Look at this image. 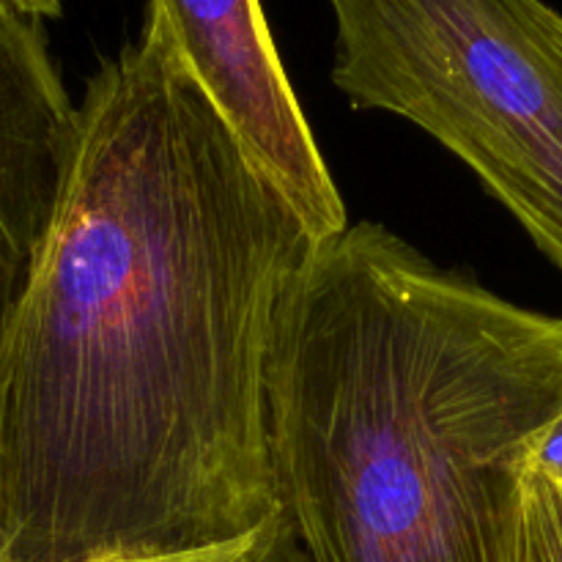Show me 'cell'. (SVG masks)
Wrapping results in <instances>:
<instances>
[{
    "label": "cell",
    "instance_id": "cell-8",
    "mask_svg": "<svg viewBox=\"0 0 562 562\" xmlns=\"http://www.w3.org/2000/svg\"><path fill=\"white\" fill-rule=\"evenodd\" d=\"M525 475L562 483V417L536 439L525 459Z\"/></svg>",
    "mask_w": 562,
    "mask_h": 562
},
{
    "label": "cell",
    "instance_id": "cell-5",
    "mask_svg": "<svg viewBox=\"0 0 562 562\" xmlns=\"http://www.w3.org/2000/svg\"><path fill=\"white\" fill-rule=\"evenodd\" d=\"M71 104L42 20L0 0V346L33 283L75 162Z\"/></svg>",
    "mask_w": 562,
    "mask_h": 562
},
{
    "label": "cell",
    "instance_id": "cell-7",
    "mask_svg": "<svg viewBox=\"0 0 562 562\" xmlns=\"http://www.w3.org/2000/svg\"><path fill=\"white\" fill-rule=\"evenodd\" d=\"M162 562H311V558H307L305 543H302L294 519H291V514H285L278 525L247 538V541L212 549L206 554Z\"/></svg>",
    "mask_w": 562,
    "mask_h": 562
},
{
    "label": "cell",
    "instance_id": "cell-1",
    "mask_svg": "<svg viewBox=\"0 0 562 562\" xmlns=\"http://www.w3.org/2000/svg\"><path fill=\"white\" fill-rule=\"evenodd\" d=\"M318 245L148 11L88 80L0 346V562L181 560L278 525L269 357Z\"/></svg>",
    "mask_w": 562,
    "mask_h": 562
},
{
    "label": "cell",
    "instance_id": "cell-9",
    "mask_svg": "<svg viewBox=\"0 0 562 562\" xmlns=\"http://www.w3.org/2000/svg\"><path fill=\"white\" fill-rule=\"evenodd\" d=\"M5 3H11L22 14L36 16V20H55L64 11V0H5Z\"/></svg>",
    "mask_w": 562,
    "mask_h": 562
},
{
    "label": "cell",
    "instance_id": "cell-3",
    "mask_svg": "<svg viewBox=\"0 0 562 562\" xmlns=\"http://www.w3.org/2000/svg\"><path fill=\"white\" fill-rule=\"evenodd\" d=\"M333 82L472 168L562 274V14L547 0H329Z\"/></svg>",
    "mask_w": 562,
    "mask_h": 562
},
{
    "label": "cell",
    "instance_id": "cell-6",
    "mask_svg": "<svg viewBox=\"0 0 562 562\" xmlns=\"http://www.w3.org/2000/svg\"><path fill=\"white\" fill-rule=\"evenodd\" d=\"M525 558L562 562V483L525 475Z\"/></svg>",
    "mask_w": 562,
    "mask_h": 562
},
{
    "label": "cell",
    "instance_id": "cell-2",
    "mask_svg": "<svg viewBox=\"0 0 562 562\" xmlns=\"http://www.w3.org/2000/svg\"><path fill=\"white\" fill-rule=\"evenodd\" d=\"M562 417V318L379 223L322 241L269 357V439L311 562H527L525 459Z\"/></svg>",
    "mask_w": 562,
    "mask_h": 562
},
{
    "label": "cell",
    "instance_id": "cell-4",
    "mask_svg": "<svg viewBox=\"0 0 562 562\" xmlns=\"http://www.w3.org/2000/svg\"><path fill=\"white\" fill-rule=\"evenodd\" d=\"M247 157L318 241L349 228L269 33L261 0H148Z\"/></svg>",
    "mask_w": 562,
    "mask_h": 562
}]
</instances>
